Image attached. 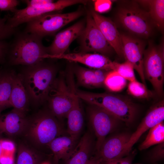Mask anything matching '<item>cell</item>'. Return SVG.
I'll list each match as a JSON object with an SVG mask.
<instances>
[{
    "instance_id": "1",
    "label": "cell",
    "mask_w": 164,
    "mask_h": 164,
    "mask_svg": "<svg viewBox=\"0 0 164 164\" xmlns=\"http://www.w3.org/2000/svg\"><path fill=\"white\" fill-rule=\"evenodd\" d=\"M67 135L63 123L49 109L40 111L28 118L21 137L32 147L43 153L46 148L49 149V144L55 138Z\"/></svg>"
},
{
    "instance_id": "2",
    "label": "cell",
    "mask_w": 164,
    "mask_h": 164,
    "mask_svg": "<svg viewBox=\"0 0 164 164\" xmlns=\"http://www.w3.org/2000/svg\"><path fill=\"white\" fill-rule=\"evenodd\" d=\"M76 94L80 99L103 108L127 125L133 122L138 112L136 104L126 97L110 93L90 92L77 89Z\"/></svg>"
},
{
    "instance_id": "3",
    "label": "cell",
    "mask_w": 164,
    "mask_h": 164,
    "mask_svg": "<svg viewBox=\"0 0 164 164\" xmlns=\"http://www.w3.org/2000/svg\"><path fill=\"white\" fill-rule=\"evenodd\" d=\"M22 75L29 99L35 104L46 101L49 91L56 78L54 67L42 64L29 66Z\"/></svg>"
},
{
    "instance_id": "4",
    "label": "cell",
    "mask_w": 164,
    "mask_h": 164,
    "mask_svg": "<svg viewBox=\"0 0 164 164\" xmlns=\"http://www.w3.org/2000/svg\"><path fill=\"white\" fill-rule=\"evenodd\" d=\"M118 9L117 20L131 33L145 39L151 36L155 27L148 12L135 1L125 3Z\"/></svg>"
},
{
    "instance_id": "5",
    "label": "cell",
    "mask_w": 164,
    "mask_h": 164,
    "mask_svg": "<svg viewBox=\"0 0 164 164\" xmlns=\"http://www.w3.org/2000/svg\"><path fill=\"white\" fill-rule=\"evenodd\" d=\"M67 74L65 76L62 72L56 78L46 100L49 110L62 123L72 107L73 88L75 84L72 70Z\"/></svg>"
},
{
    "instance_id": "6",
    "label": "cell",
    "mask_w": 164,
    "mask_h": 164,
    "mask_svg": "<svg viewBox=\"0 0 164 164\" xmlns=\"http://www.w3.org/2000/svg\"><path fill=\"white\" fill-rule=\"evenodd\" d=\"M41 39L35 34L27 32L20 36L12 49L11 63L30 66L41 63L48 54L46 47L43 45Z\"/></svg>"
},
{
    "instance_id": "7",
    "label": "cell",
    "mask_w": 164,
    "mask_h": 164,
    "mask_svg": "<svg viewBox=\"0 0 164 164\" xmlns=\"http://www.w3.org/2000/svg\"><path fill=\"white\" fill-rule=\"evenodd\" d=\"M143 66L145 79L151 84L159 96L162 95L164 80V44L150 41L143 54Z\"/></svg>"
},
{
    "instance_id": "8",
    "label": "cell",
    "mask_w": 164,
    "mask_h": 164,
    "mask_svg": "<svg viewBox=\"0 0 164 164\" xmlns=\"http://www.w3.org/2000/svg\"><path fill=\"white\" fill-rule=\"evenodd\" d=\"M83 14L80 10L65 13H49L29 22L26 28L27 33L35 34L41 38L52 35Z\"/></svg>"
},
{
    "instance_id": "9",
    "label": "cell",
    "mask_w": 164,
    "mask_h": 164,
    "mask_svg": "<svg viewBox=\"0 0 164 164\" xmlns=\"http://www.w3.org/2000/svg\"><path fill=\"white\" fill-rule=\"evenodd\" d=\"M87 111L90 125L96 138V152L107 136L117 128L121 121L105 109L95 105L89 104Z\"/></svg>"
},
{
    "instance_id": "10",
    "label": "cell",
    "mask_w": 164,
    "mask_h": 164,
    "mask_svg": "<svg viewBox=\"0 0 164 164\" xmlns=\"http://www.w3.org/2000/svg\"><path fill=\"white\" fill-rule=\"evenodd\" d=\"M79 38L81 52L99 53L107 56L114 50L97 26L90 12Z\"/></svg>"
},
{
    "instance_id": "11",
    "label": "cell",
    "mask_w": 164,
    "mask_h": 164,
    "mask_svg": "<svg viewBox=\"0 0 164 164\" xmlns=\"http://www.w3.org/2000/svg\"><path fill=\"white\" fill-rule=\"evenodd\" d=\"M87 1L82 0H60L39 8L27 7L14 11L13 15L8 18L7 22L10 27L14 29L19 25L29 21L47 13L60 11L74 5L85 4Z\"/></svg>"
},
{
    "instance_id": "12",
    "label": "cell",
    "mask_w": 164,
    "mask_h": 164,
    "mask_svg": "<svg viewBox=\"0 0 164 164\" xmlns=\"http://www.w3.org/2000/svg\"><path fill=\"white\" fill-rule=\"evenodd\" d=\"M124 57L137 72L142 83L146 85L143 66L145 43L143 40L125 34H120Z\"/></svg>"
},
{
    "instance_id": "13",
    "label": "cell",
    "mask_w": 164,
    "mask_h": 164,
    "mask_svg": "<svg viewBox=\"0 0 164 164\" xmlns=\"http://www.w3.org/2000/svg\"><path fill=\"white\" fill-rule=\"evenodd\" d=\"M46 58L66 60L81 63L90 68L109 71L115 70L118 63L112 61L108 56L97 53L80 52L54 56L48 54Z\"/></svg>"
},
{
    "instance_id": "14",
    "label": "cell",
    "mask_w": 164,
    "mask_h": 164,
    "mask_svg": "<svg viewBox=\"0 0 164 164\" xmlns=\"http://www.w3.org/2000/svg\"><path fill=\"white\" fill-rule=\"evenodd\" d=\"M132 134L119 133L106 138L95 155L101 164H104L124 157L123 152Z\"/></svg>"
},
{
    "instance_id": "15",
    "label": "cell",
    "mask_w": 164,
    "mask_h": 164,
    "mask_svg": "<svg viewBox=\"0 0 164 164\" xmlns=\"http://www.w3.org/2000/svg\"><path fill=\"white\" fill-rule=\"evenodd\" d=\"M164 120V101L154 105L149 111L136 130L131 134L123 152V157L129 155L134 145L146 131Z\"/></svg>"
},
{
    "instance_id": "16",
    "label": "cell",
    "mask_w": 164,
    "mask_h": 164,
    "mask_svg": "<svg viewBox=\"0 0 164 164\" xmlns=\"http://www.w3.org/2000/svg\"><path fill=\"white\" fill-rule=\"evenodd\" d=\"M85 25L84 21H79L58 33L51 44L46 47L48 54L54 56L65 53L72 42L79 37Z\"/></svg>"
},
{
    "instance_id": "17",
    "label": "cell",
    "mask_w": 164,
    "mask_h": 164,
    "mask_svg": "<svg viewBox=\"0 0 164 164\" xmlns=\"http://www.w3.org/2000/svg\"><path fill=\"white\" fill-rule=\"evenodd\" d=\"M89 12L107 41L119 57H124L120 33L115 24L111 19L99 14L93 9Z\"/></svg>"
},
{
    "instance_id": "18",
    "label": "cell",
    "mask_w": 164,
    "mask_h": 164,
    "mask_svg": "<svg viewBox=\"0 0 164 164\" xmlns=\"http://www.w3.org/2000/svg\"><path fill=\"white\" fill-rule=\"evenodd\" d=\"M28 119L25 114L13 109L9 112L0 114V134L12 138L21 137Z\"/></svg>"
},
{
    "instance_id": "19",
    "label": "cell",
    "mask_w": 164,
    "mask_h": 164,
    "mask_svg": "<svg viewBox=\"0 0 164 164\" xmlns=\"http://www.w3.org/2000/svg\"><path fill=\"white\" fill-rule=\"evenodd\" d=\"M72 70L78 85L88 88H99L104 86L105 77L110 71L78 66L75 67Z\"/></svg>"
},
{
    "instance_id": "20",
    "label": "cell",
    "mask_w": 164,
    "mask_h": 164,
    "mask_svg": "<svg viewBox=\"0 0 164 164\" xmlns=\"http://www.w3.org/2000/svg\"><path fill=\"white\" fill-rule=\"evenodd\" d=\"M96 141L94 134L90 128L80 139L72 155L66 164H86L95 151Z\"/></svg>"
},
{
    "instance_id": "21",
    "label": "cell",
    "mask_w": 164,
    "mask_h": 164,
    "mask_svg": "<svg viewBox=\"0 0 164 164\" xmlns=\"http://www.w3.org/2000/svg\"><path fill=\"white\" fill-rule=\"evenodd\" d=\"M75 85L73 87L72 91L73 104L68 114L67 128L68 134L71 136L80 138L84 125V117L80 99L76 94Z\"/></svg>"
},
{
    "instance_id": "22",
    "label": "cell",
    "mask_w": 164,
    "mask_h": 164,
    "mask_svg": "<svg viewBox=\"0 0 164 164\" xmlns=\"http://www.w3.org/2000/svg\"><path fill=\"white\" fill-rule=\"evenodd\" d=\"M80 139V138L67 135L57 137L53 140L48 147L55 161L68 159L74 152Z\"/></svg>"
},
{
    "instance_id": "23",
    "label": "cell",
    "mask_w": 164,
    "mask_h": 164,
    "mask_svg": "<svg viewBox=\"0 0 164 164\" xmlns=\"http://www.w3.org/2000/svg\"><path fill=\"white\" fill-rule=\"evenodd\" d=\"M29 100L24 85L22 75L15 74L10 98L11 107L26 114L28 110Z\"/></svg>"
},
{
    "instance_id": "24",
    "label": "cell",
    "mask_w": 164,
    "mask_h": 164,
    "mask_svg": "<svg viewBox=\"0 0 164 164\" xmlns=\"http://www.w3.org/2000/svg\"><path fill=\"white\" fill-rule=\"evenodd\" d=\"M136 1L147 11L155 26L162 31L164 26V0H144Z\"/></svg>"
},
{
    "instance_id": "25",
    "label": "cell",
    "mask_w": 164,
    "mask_h": 164,
    "mask_svg": "<svg viewBox=\"0 0 164 164\" xmlns=\"http://www.w3.org/2000/svg\"><path fill=\"white\" fill-rule=\"evenodd\" d=\"M17 151L16 164H37L43 153L22 139L17 143Z\"/></svg>"
},
{
    "instance_id": "26",
    "label": "cell",
    "mask_w": 164,
    "mask_h": 164,
    "mask_svg": "<svg viewBox=\"0 0 164 164\" xmlns=\"http://www.w3.org/2000/svg\"><path fill=\"white\" fill-rule=\"evenodd\" d=\"M15 75L12 72L0 76V114L4 109L11 107L10 98Z\"/></svg>"
},
{
    "instance_id": "27",
    "label": "cell",
    "mask_w": 164,
    "mask_h": 164,
    "mask_svg": "<svg viewBox=\"0 0 164 164\" xmlns=\"http://www.w3.org/2000/svg\"><path fill=\"white\" fill-rule=\"evenodd\" d=\"M164 142V124L161 122L149 129L145 140L139 146L140 150L147 149L150 146Z\"/></svg>"
},
{
    "instance_id": "28",
    "label": "cell",
    "mask_w": 164,
    "mask_h": 164,
    "mask_svg": "<svg viewBox=\"0 0 164 164\" xmlns=\"http://www.w3.org/2000/svg\"><path fill=\"white\" fill-rule=\"evenodd\" d=\"M126 84L127 80L115 70L108 72L104 81V86L109 90L114 92L121 91Z\"/></svg>"
},
{
    "instance_id": "29",
    "label": "cell",
    "mask_w": 164,
    "mask_h": 164,
    "mask_svg": "<svg viewBox=\"0 0 164 164\" xmlns=\"http://www.w3.org/2000/svg\"><path fill=\"white\" fill-rule=\"evenodd\" d=\"M128 93L135 97L148 99L153 96V93L145 85L136 80L130 81L128 87Z\"/></svg>"
},
{
    "instance_id": "30",
    "label": "cell",
    "mask_w": 164,
    "mask_h": 164,
    "mask_svg": "<svg viewBox=\"0 0 164 164\" xmlns=\"http://www.w3.org/2000/svg\"><path fill=\"white\" fill-rule=\"evenodd\" d=\"M134 69L132 65L126 61L121 63H118L115 70L125 80L130 82L136 80Z\"/></svg>"
},
{
    "instance_id": "31",
    "label": "cell",
    "mask_w": 164,
    "mask_h": 164,
    "mask_svg": "<svg viewBox=\"0 0 164 164\" xmlns=\"http://www.w3.org/2000/svg\"><path fill=\"white\" fill-rule=\"evenodd\" d=\"M164 157V142L158 144L149 153V160L154 162L162 159Z\"/></svg>"
},
{
    "instance_id": "32",
    "label": "cell",
    "mask_w": 164,
    "mask_h": 164,
    "mask_svg": "<svg viewBox=\"0 0 164 164\" xmlns=\"http://www.w3.org/2000/svg\"><path fill=\"white\" fill-rule=\"evenodd\" d=\"M94 10L97 12H104L109 10L112 5V2L108 0L94 1Z\"/></svg>"
},
{
    "instance_id": "33",
    "label": "cell",
    "mask_w": 164,
    "mask_h": 164,
    "mask_svg": "<svg viewBox=\"0 0 164 164\" xmlns=\"http://www.w3.org/2000/svg\"><path fill=\"white\" fill-rule=\"evenodd\" d=\"M19 3V1L16 0H0V10L14 11Z\"/></svg>"
},
{
    "instance_id": "34",
    "label": "cell",
    "mask_w": 164,
    "mask_h": 164,
    "mask_svg": "<svg viewBox=\"0 0 164 164\" xmlns=\"http://www.w3.org/2000/svg\"><path fill=\"white\" fill-rule=\"evenodd\" d=\"M27 7L34 8L43 7L54 2L51 0H25Z\"/></svg>"
},
{
    "instance_id": "35",
    "label": "cell",
    "mask_w": 164,
    "mask_h": 164,
    "mask_svg": "<svg viewBox=\"0 0 164 164\" xmlns=\"http://www.w3.org/2000/svg\"><path fill=\"white\" fill-rule=\"evenodd\" d=\"M14 30V29L10 27L6 22L0 28V41L11 35Z\"/></svg>"
},
{
    "instance_id": "36",
    "label": "cell",
    "mask_w": 164,
    "mask_h": 164,
    "mask_svg": "<svg viewBox=\"0 0 164 164\" xmlns=\"http://www.w3.org/2000/svg\"><path fill=\"white\" fill-rule=\"evenodd\" d=\"M133 155H128L125 157L114 160L104 164H131Z\"/></svg>"
},
{
    "instance_id": "37",
    "label": "cell",
    "mask_w": 164,
    "mask_h": 164,
    "mask_svg": "<svg viewBox=\"0 0 164 164\" xmlns=\"http://www.w3.org/2000/svg\"><path fill=\"white\" fill-rule=\"evenodd\" d=\"M7 45L3 41H0V62H2L7 51Z\"/></svg>"
},
{
    "instance_id": "38",
    "label": "cell",
    "mask_w": 164,
    "mask_h": 164,
    "mask_svg": "<svg viewBox=\"0 0 164 164\" xmlns=\"http://www.w3.org/2000/svg\"><path fill=\"white\" fill-rule=\"evenodd\" d=\"M3 139L2 137V135L0 134V160L4 156L11 155L12 154L6 151L3 147L2 144Z\"/></svg>"
},
{
    "instance_id": "39",
    "label": "cell",
    "mask_w": 164,
    "mask_h": 164,
    "mask_svg": "<svg viewBox=\"0 0 164 164\" xmlns=\"http://www.w3.org/2000/svg\"><path fill=\"white\" fill-rule=\"evenodd\" d=\"M86 164H101L99 159L95 156L91 157Z\"/></svg>"
},
{
    "instance_id": "40",
    "label": "cell",
    "mask_w": 164,
    "mask_h": 164,
    "mask_svg": "<svg viewBox=\"0 0 164 164\" xmlns=\"http://www.w3.org/2000/svg\"><path fill=\"white\" fill-rule=\"evenodd\" d=\"M8 18L7 17L0 18V28L3 26L6 22Z\"/></svg>"
}]
</instances>
